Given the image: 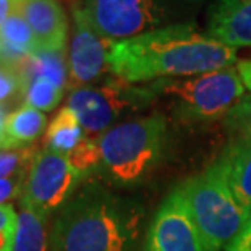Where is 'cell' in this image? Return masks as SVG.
I'll return each instance as SVG.
<instances>
[{"mask_svg":"<svg viewBox=\"0 0 251 251\" xmlns=\"http://www.w3.org/2000/svg\"><path fill=\"white\" fill-rule=\"evenodd\" d=\"M177 190L211 251L228 247L247 222L248 212L237 202L214 165Z\"/></svg>","mask_w":251,"mask_h":251,"instance_id":"5b68a950","label":"cell"},{"mask_svg":"<svg viewBox=\"0 0 251 251\" xmlns=\"http://www.w3.org/2000/svg\"><path fill=\"white\" fill-rule=\"evenodd\" d=\"M237 68H238L240 76H242L243 84L248 89H251V58H247V60H240Z\"/></svg>","mask_w":251,"mask_h":251,"instance_id":"4316f807","label":"cell"},{"mask_svg":"<svg viewBox=\"0 0 251 251\" xmlns=\"http://www.w3.org/2000/svg\"><path fill=\"white\" fill-rule=\"evenodd\" d=\"M79 180L81 175L72 167L63 154L42 149L36 154L26 174L21 206L33 207L44 216L50 214L65 206Z\"/></svg>","mask_w":251,"mask_h":251,"instance_id":"ba28073f","label":"cell"},{"mask_svg":"<svg viewBox=\"0 0 251 251\" xmlns=\"http://www.w3.org/2000/svg\"><path fill=\"white\" fill-rule=\"evenodd\" d=\"M47 124L46 115L41 110L23 104L5 120V149L29 146L42 135Z\"/></svg>","mask_w":251,"mask_h":251,"instance_id":"9a60e30c","label":"cell"},{"mask_svg":"<svg viewBox=\"0 0 251 251\" xmlns=\"http://www.w3.org/2000/svg\"><path fill=\"white\" fill-rule=\"evenodd\" d=\"M63 2L70 7L72 12H73V10H78V8L83 7V0H63Z\"/></svg>","mask_w":251,"mask_h":251,"instance_id":"f546056e","label":"cell"},{"mask_svg":"<svg viewBox=\"0 0 251 251\" xmlns=\"http://www.w3.org/2000/svg\"><path fill=\"white\" fill-rule=\"evenodd\" d=\"M154 98L169 100L174 117L183 124H211L226 120L245 98V84L238 68L195 75L185 78L159 79L149 84Z\"/></svg>","mask_w":251,"mask_h":251,"instance_id":"277c9868","label":"cell"},{"mask_svg":"<svg viewBox=\"0 0 251 251\" xmlns=\"http://www.w3.org/2000/svg\"><path fill=\"white\" fill-rule=\"evenodd\" d=\"M81 10L89 25L110 42L162 28L167 21L159 0H84Z\"/></svg>","mask_w":251,"mask_h":251,"instance_id":"52a82bcc","label":"cell"},{"mask_svg":"<svg viewBox=\"0 0 251 251\" xmlns=\"http://www.w3.org/2000/svg\"><path fill=\"white\" fill-rule=\"evenodd\" d=\"M25 180H26V174H18L8 178H0V206H3L5 201L23 193Z\"/></svg>","mask_w":251,"mask_h":251,"instance_id":"d4e9b609","label":"cell"},{"mask_svg":"<svg viewBox=\"0 0 251 251\" xmlns=\"http://www.w3.org/2000/svg\"><path fill=\"white\" fill-rule=\"evenodd\" d=\"M5 120H7V110L0 107V151L5 149Z\"/></svg>","mask_w":251,"mask_h":251,"instance_id":"f1b7e54d","label":"cell"},{"mask_svg":"<svg viewBox=\"0 0 251 251\" xmlns=\"http://www.w3.org/2000/svg\"><path fill=\"white\" fill-rule=\"evenodd\" d=\"M144 219L141 202L91 181L58 212L50 251H136Z\"/></svg>","mask_w":251,"mask_h":251,"instance_id":"7a4b0ae2","label":"cell"},{"mask_svg":"<svg viewBox=\"0 0 251 251\" xmlns=\"http://www.w3.org/2000/svg\"><path fill=\"white\" fill-rule=\"evenodd\" d=\"M63 98V88L57 86L50 79L33 78L25 86V104L37 110H54Z\"/></svg>","mask_w":251,"mask_h":251,"instance_id":"d6986e66","label":"cell"},{"mask_svg":"<svg viewBox=\"0 0 251 251\" xmlns=\"http://www.w3.org/2000/svg\"><path fill=\"white\" fill-rule=\"evenodd\" d=\"M23 84L33 78H46L65 89L68 84V65L65 62V50H41L37 49L33 55L17 68Z\"/></svg>","mask_w":251,"mask_h":251,"instance_id":"2e32d148","label":"cell"},{"mask_svg":"<svg viewBox=\"0 0 251 251\" xmlns=\"http://www.w3.org/2000/svg\"><path fill=\"white\" fill-rule=\"evenodd\" d=\"M13 251H47L46 216L21 206L15 232Z\"/></svg>","mask_w":251,"mask_h":251,"instance_id":"ac0fdd59","label":"cell"},{"mask_svg":"<svg viewBox=\"0 0 251 251\" xmlns=\"http://www.w3.org/2000/svg\"><path fill=\"white\" fill-rule=\"evenodd\" d=\"M169 141L167 119L152 114L117 124L99 136L100 165L119 185H138L161 164Z\"/></svg>","mask_w":251,"mask_h":251,"instance_id":"3957f363","label":"cell"},{"mask_svg":"<svg viewBox=\"0 0 251 251\" xmlns=\"http://www.w3.org/2000/svg\"><path fill=\"white\" fill-rule=\"evenodd\" d=\"M237 62V50L207 34L195 25L175 23L148 31L125 41L112 42L109 70L125 83L195 76Z\"/></svg>","mask_w":251,"mask_h":251,"instance_id":"6da1fadb","label":"cell"},{"mask_svg":"<svg viewBox=\"0 0 251 251\" xmlns=\"http://www.w3.org/2000/svg\"><path fill=\"white\" fill-rule=\"evenodd\" d=\"M226 251H251V212L247 217L243 228L232 240V243L226 248Z\"/></svg>","mask_w":251,"mask_h":251,"instance_id":"484cf974","label":"cell"},{"mask_svg":"<svg viewBox=\"0 0 251 251\" xmlns=\"http://www.w3.org/2000/svg\"><path fill=\"white\" fill-rule=\"evenodd\" d=\"M15 8L33 31L37 49L65 50L68 18L60 0H15Z\"/></svg>","mask_w":251,"mask_h":251,"instance_id":"8fae6325","label":"cell"},{"mask_svg":"<svg viewBox=\"0 0 251 251\" xmlns=\"http://www.w3.org/2000/svg\"><path fill=\"white\" fill-rule=\"evenodd\" d=\"M224 122L233 138L251 143V96H245Z\"/></svg>","mask_w":251,"mask_h":251,"instance_id":"7402d4cb","label":"cell"},{"mask_svg":"<svg viewBox=\"0 0 251 251\" xmlns=\"http://www.w3.org/2000/svg\"><path fill=\"white\" fill-rule=\"evenodd\" d=\"M214 169L245 211L251 212V143L233 138Z\"/></svg>","mask_w":251,"mask_h":251,"instance_id":"4fadbf2b","label":"cell"},{"mask_svg":"<svg viewBox=\"0 0 251 251\" xmlns=\"http://www.w3.org/2000/svg\"><path fill=\"white\" fill-rule=\"evenodd\" d=\"M154 99L149 86H135L112 78L98 86L73 89L67 105L76 114L84 131L91 136H100L110 130L122 117L143 109Z\"/></svg>","mask_w":251,"mask_h":251,"instance_id":"8992f818","label":"cell"},{"mask_svg":"<svg viewBox=\"0 0 251 251\" xmlns=\"http://www.w3.org/2000/svg\"><path fill=\"white\" fill-rule=\"evenodd\" d=\"M73 31L68 50V89L89 86L109 70L112 42L100 36L84 17L83 10H73Z\"/></svg>","mask_w":251,"mask_h":251,"instance_id":"30bf717a","label":"cell"},{"mask_svg":"<svg viewBox=\"0 0 251 251\" xmlns=\"http://www.w3.org/2000/svg\"><path fill=\"white\" fill-rule=\"evenodd\" d=\"M141 251H211L177 188L154 214Z\"/></svg>","mask_w":251,"mask_h":251,"instance_id":"9c48e42d","label":"cell"},{"mask_svg":"<svg viewBox=\"0 0 251 251\" xmlns=\"http://www.w3.org/2000/svg\"><path fill=\"white\" fill-rule=\"evenodd\" d=\"M206 29L207 36L228 47H250L251 0H212Z\"/></svg>","mask_w":251,"mask_h":251,"instance_id":"7c38bea8","label":"cell"},{"mask_svg":"<svg viewBox=\"0 0 251 251\" xmlns=\"http://www.w3.org/2000/svg\"><path fill=\"white\" fill-rule=\"evenodd\" d=\"M37 50L33 31L17 8L0 26V63L18 68Z\"/></svg>","mask_w":251,"mask_h":251,"instance_id":"5bb4252c","label":"cell"},{"mask_svg":"<svg viewBox=\"0 0 251 251\" xmlns=\"http://www.w3.org/2000/svg\"><path fill=\"white\" fill-rule=\"evenodd\" d=\"M65 157L72 164V167L83 177V175L91 174L100 164L99 143L96 140H91V138H84Z\"/></svg>","mask_w":251,"mask_h":251,"instance_id":"44dd1931","label":"cell"},{"mask_svg":"<svg viewBox=\"0 0 251 251\" xmlns=\"http://www.w3.org/2000/svg\"><path fill=\"white\" fill-rule=\"evenodd\" d=\"M37 149L29 144L23 148H12L0 151V178H8L18 174H28Z\"/></svg>","mask_w":251,"mask_h":251,"instance_id":"ffe728a7","label":"cell"},{"mask_svg":"<svg viewBox=\"0 0 251 251\" xmlns=\"http://www.w3.org/2000/svg\"><path fill=\"white\" fill-rule=\"evenodd\" d=\"M84 138V128L79 124L76 114L65 105L57 112L50 125L47 126L44 144L46 149L67 156Z\"/></svg>","mask_w":251,"mask_h":251,"instance_id":"e0dca14e","label":"cell"},{"mask_svg":"<svg viewBox=\"0 0 251 251\" xmlns=\"http://www.w3.org/2000/svg\"><path fill=\"white\" fill-rule=\"evenodd\" d=\"M15 8V0H0V26H2L7 18L10 17V13Z\"/></svg>","mask_w":251,"mask_h":251,"instance_id":"83f0119b","label":"cell"},{"mask_svg":"<svg viewBox=\"0 0 251 251\" xmlns=\"http://www.w3.org/2000/svg\"><path fill=\"white\" fill-rule=\"evenodd\" d=\"M25 98V84L17 68L0 63V107H5L18 98Z\"/></svg>","mask_w":251,"mask_h":251,"instance_id":"603a6c76","label":"cell"},{"mask_svg":"<svg viewBox=\"0 0 251 251\" xmlns=\"http://www.w3.org/2000/svg\"><path fill=\"white\" fill-rule=\"evenodd\" d=\"M18 216L12 204L0 206V251H13Z\"/></svg>","mask_w":251,"mask_h":251,"instance_id":"cb8c5ba5","label":"cell"}]
</instances>
